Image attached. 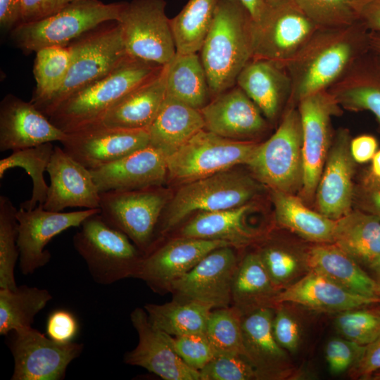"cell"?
I'll list each match as a JSON object with an SVG mask.
<instances>
[{
  "label": "cell",
  "mask_w": 380,
  "mask_h": 380,
  "mask_svg": "<svg viewBox=\"0 0 380 380\" xmlns=\"http://www.w3.org/2000/svg\"><path fill=\"white\" fill-rule=\"evenodd\" d=\"M369 50V31L361 21L345 27L317 29L285 67L291 82L285 110L328 89Z\"/></svg>",
  "instance_id": "obj_1"
},
{
  "label": "cell",
  "mask_w": 380,
  "mask_h": 380,
  "mask_svg": "<svg viewBox=\"0 0 380 380\" xmlns=\"http://www.w3.org/2000/svg\"><path fill=\"white\" fill-rule=\"evenodd\" d=\"M255 22L241 0H219L199 51L213 97L233 87L253 56Z\"/></svg>",
  "instance_id": "obj_2"
},
{
  "label": "cell",
  "mask_w": 380,
  "mask_h": 380,
  "mask_svg": "<svg viewBox=\"0 0 380 380\" xmlns=\"http://www.w3.org/2000/svg\"><path fill=\"white\" fill-rule=\"evenodd\" d=\"M163 66L127 55L107 75L64 100L49 119L66 134L94 125L115 104Z\"/></svg>",
  "instance_id": "obj_3"
},
{
  "label": "cell",
  "mask_w": 380,
  "mask_h": 380,
  "mask_svg": "<svg viewBox=\"0 0 380 380\" xmlns=\"http://www.w3.org/2000/svg\"><path fill=\"white\" fill-rule=\"evenodd\" d=\"M68 46L71 59L64 82L39 109L48 118L68 97L107 75L128 55L118 21L98 26Z\"/></svg>",
  "instance_id": "obj_4"
},
{
  "label": "cell",
  "mask_w": 380,
  "mask_h": 380,
  "mask_svg": "<svg viewBox=\"0 0 380 380\" xmlns=\"http://www.w3.org/2000/svg\"><path fill=\"white\" fill-rule=\"evenodd\" d=\"M127 2L72 1L42 20L18 25L11 32L14 44L24 52L52 46H68L82 34L110 21H118Z\"/></svg>",
  "instance_id": "obj_5"
},
{
  "label": "cell",
  "mask_w": 380,
  "mask_h": 380,
  "mask_svg": "<svg viewBox=\"0 0 380 380\" xmlns=\"http://www.w3.org/2000/svg\"><path fill=\"white\" fill-rule=\"evenodd\" d=\"M72 239L94 281L108 285L135 277L143 256L130 239L108 224L100 212L87 217Z\"/></svg>",
  "instance_id": "obj_6"
},
{
  "label": "cell",
  "mask_w": 380,
  "mask_h": 380,
  "mask_svg": "<svg viewBox=\"0 0 380 380\" xmlns=\"http://www.w3.org/2000/svg\"><path fill=\"white\" fill-rule=\"evenodd\" d=\"M259 189V184L252 177L231 169L183 184L163 210L160 233H166L194 212L247 204Z\"/></svg>",
  "instance_id": "obj_7"
},
{
  "label": "cell",
  "mask_w": 380,
  "mask_h": 380,
  "mask_svg": "<svg viewBox=\"0 0 380 380\" xmlns=\"http://www.w3.org/2000/svg\"><path fill=\"white\" fill-rule=\"evenodd\" d=\"M303 131L298 108L286 109L276 132L258 144L247 165L272 191L293 194L303 181Z\"/></svg>",
  "instance_id": "obj_8"
},
{
  "label": "cell",
  "mask_w": 380,
  "mask_h": 380,
  "mask_svg": "<svg viewBox=\"0 0 380 380\" xmlns=\"http://www.w3.org/2000/svg\"><path fill=\"white\" fill-rule=\"evenodd\" d=\"M258 145L201 129L167 157V177L183 184L247 165Z\"/></svg>",
  "instance_id": "obj_9"
},
{
  "label": "cell",
  "mask_w": 380,
  "mask_h": 380,
  "mask_svg": "<svg viewBox=\"0 0 380 380\" xmlns=\"http://www.w3.org/2000/svg\"><path fill=\"white\" fill-rule=\"evenodd\" d=\"M164 0L127 2L119 20L128 55L161 65L176 53Z\"/></svg>",
  "instance_id": "obj_10"
},
{
  "label": "cell",
  "mask_w": 380,
  "mask_h": 380,
  "mask_svg": "<svg viewBox=\"0 0 380 380\" xmlns=\"http://www.w3.org/2000/svg\"><path fill=\"white\" fill-rule=\"evenodd\" d=\"M167 196L158 186L100 193L103 220L125 234L137 248L146 251L166 206Z\"/></svg>",
  "instance_id": "obj_11"
},
{
  "label": "cell",
  "mask_w": 380,
  "mask_h": 380,
  "mask_svg": "<svg viewBox=\"0 0 380 380\" xmlns=\"http://www.w3.org/2000/svg\"><path fill=\"white\" fill-rule=\"evenodd\" d=\"M303 131L301 193L307 200L315 196L332 139L331 118L342 108L328 90L303 99L298 104Z\"/></svg>",
  "instance_id": "obj_12"
},
{
  "label": "cell",
  "mask_w": 380,
  "mask_h": 380,
  "mask_svg": "<svg viewBox=\"0 0 380 380\" xmlns=\"http://www.w3.org/2000/svg\"><path fill=\"white\" fill-rule=\"evenodd\" d=\"M317 29L292 0L270 6L262 20L255 23L253 58L286 67Z\"/></svg>",
  "instance_id": "obj_13"
},
{
  "label": "cell",
  "mask_w": 380,
  "mask_h": 380,
  "mask_svg": "<svg viewBox=\"0 0 380 380\" xmlns=\"http://www.w3.org/2000/svg\"><path fill=\"white\" fill-rule=\"evenodd\" d=\"M13 331L12 380L63 379L69 364L83 350L82 343H58L32 327Z\"/></svg>",
  "instance_id": "obj_14"
},
{
  "label": "cell",
  "mask_w": 380,
  "mask_h": 380,
  "mask_svg": "<svg viewBox=\"0 0 380 380\" xmlns=\"http://www.w3.org/2000/svg\"><path fill=\"white\" fill-rule=\"evenodd\" d=\"M98 212L99 208L62 213L47 210L43 205L32 210L20 207L16 216L21 272L30 274L49 263L51 255L45 247L49 241L69 228L80 227L87 217Z\"/></svg>",
  "instance_id": "obj_15"
},
{
  "label": "cell",
  "mask_w": 380,
  "mask_h": 380,
  "mask_svg": "<svg viewBox=\"0 0 380 380\" xmlns=\"http://www.w3.org/2000/svg\"><path fill=\"white\" fill-rule=\"evenodd\" d=\"M148 129H122L101 125L66 134L63 149L89 170L118 160L149 144Z\"/></svg>",
  "instance_id": "obj_16"
},
{
  "label": "cell",
  "mask_w": 380,
  "mask_h": 380,
  "mask_svg": "<svg viewBox=\"0 0 380 380\" xmlns=\"http://www.w3.org/2000/svg\"><path fill=\"white\" fill-rule=\"evenodd\" d=\"M233 246L225 241L181 236L148 251L142 257L135 277L154 290L170 284L192 270L215 249Z\"/></svg>",
  "instance_id": "obj_17"
},
{
  "label": "cell",
  "mask_w": 380,
  "mask_h": 380,
  "mask_svg": "<svg viewBox=\"0 0 380 380\" xmlns=\"http://www.w3.org/2000/svg\"><path fill=\"white\" fill-rule=\"evenodd\" d=\"M232 246L213 250L192 270L172 281L167 289L185 299L195 300L213 308L228 307L238 262Z\"/></svg>",
  "instance_id": "obj_18"
},
{
  "label": "cell",
  "mask_w": 380,
  "mask_h": 380,
  "mask_svg": "<svg viewBox=\"0 0 380 380\" xmlns=\"http://www.w3.org/2000/svg\"><path fill=\"white\" fill-rule=\"evenodd\" d=\"M350 135L346 128L334 134L316 189L318 212L334 220L352 210L355 160L350 150Z\"/></svg>",
  "instance_id": "obj_19"
},
{
  "label": "cell",
  "mask_w": 380,
  "mask_h": 380,
  "mask_svg": "<svg viewBox=\"0 0 380 380\" xmlns=\"http://www.w3.org/2000/svg\"><path fill=\"white\" fill-rule=\"evenodd\" d=\"M130 318L139 341L125 355L127 364L144 367L165 380H200L199 371L180 358L170 344L169 335L151 324L145 309H134Z\"/></svg>",
  "instance_id": "obj_20"
},
{
  "label": "cell",
  "mask_w": 380,
  "mask_h": 380,
  "mask_svg": "<svg viewBox=\"0 0 380 380\" xmlns=\"http://www.w3.org/2000/svg\"><path fill=\"white\" fill-rule=\"evenodd\" d=\"M46 172L51 183L44 209L61 212L66 208H99L100 192L91 171L63 148L54 146Z\"/></svg>",
  "instance_id": "obj_21"
},
{
  "label": "cell",
  "mask_w": 380,
  "mask_h": 380,
  "mask_svg": "<svg viewBox=\"0 0 380 380\" xmlns=\"http://www.w3.org/2000/svg\"><path fill=\"white\" fill-rule=\"evenodd\" d=\"M66 133L56 127L31 101L7 94L0 103V151H13L62 141Z\"/></svg>",
  "instance_id": "obj_22"
},
{
  "label": "cell",
  "mask_w": 380,
  "mask_h": 380,
  "mask_svg": "<svg viewBox=\"0 0 380 380\" xmlns=\"http://www.w3.org/2000/svg\"><path fill=\"white\" fill-rule=\"evenodd\" d=\"M199 110L204 129L225 138L242 140L267 127L261 110L237 85L213 97Z\"/></svg>",
  "instance_id": "obj_23"
},
{
  "label": "cell",
  "mask_w": 380,
  "mask_h": 380,
  "mask_svg": "<svg viewBox=\"0 0 380 380\" xmlns=\"http://www.w3.org/2000/svg\"><path fill=\"white\" fill-rule=\"evenodd\" d=\"M90 171L100 193L159 186L167 177V158L159 149L148 144Z\"/></svg>",
  "instance_id": "obj_24"
},
{
  "label": "cell",
  "mask_w": 380,
  "mask_h": 380,
  "mask_svg": "<svg viewBox=\"0 0 380 380\" xmlns=\"http://www.w3.org/2000/svg\"><path fill=\"white\" fill-rule=\"evenodd\" d=\"M275 305H300L314 310L342 312L380 303V298L369 297L347 291L327 277L310 270L296 282L280 291Z\"/></svg>",
  "instance_id": "obj_25"
},
{
  "label": "cell",
  "mask_w": 380,
  "mask_h": 380,
  "mask_svg": "<svg viewBox=\"0 0 380 380\" xmlns=\"http://www.w3.org/2000/svg\"><path fill=\"white\" fill-rule=\"evenodd\" d=\"M273 308H257L242 317V334L246 357L258 379H273L286 375L289 361L286 350L277 342L273 331Z\"/></svg>",
  "instance_id": "obj_26"
},
{
  "label": "cell",
  "mask_w": 380,
  "mask_h": 380,
  "mask_svg": "<svg viewBox=\"0 0 380 380\" xmlns=\"http://www.w3.org/2000/svg\"><path fill=\"white\" fill-rule=\"evenodd\" d=\"M256 104L264 116L274 121L286 107L291 82L285 67L270 60L252 58L236 79V84Z\"/></svg>",
  "instance_id": "obj_27"
},
{
  "label": "cell",
  "mask_w": 380,
  "mask_h": 380,
  "mask_svg": "<svg viewBox=\"0 0 380 380\" xmlns=\"http://www.w3.org/2000/svg\"><path fill=\"white\" fill-rule=\"evenodd\" d=\"M342 108L369 111L380 125V56L370 49L328 89Z\"/></svg>",
  "instance_id": "obj_28"
},
{
  "label": "cell",
  "mask_w": 380,
  "mask_h": 380,
  "mask_svg": "<svg viewBox=\"0 0 380 380\" xmlns=\"http://www.w3.org/2000/svg\"><path fill=\"white\" fill-rule=\"evenodd\" d=\"M166 77L167 64L158 73L115 104L96 125L130 129H148L165 97Z\"/></svg>",
  "instance_id": "obj_29"
},
{
  "label": "cell",
  "mask_w": 380,
  "mask_h": 380,
  "mask_svg": "<svg viewBox=\"0 0 380 380\" xmlns=\"http://www.w3.org/2000/svg\"><path fill=\"white\" fill-rule=\"evenodd\" d=\"M309 269L352 293L380 298V283L334 243H317L307 251Z\"/></svg>",
  "instance_id": "obj_30"
},
{
  "label": "cell",
  "mask_w": 380,
  "mask_h": 380,
  "mask_svg": "<svg viewBox=\"0 0 380 380\" xmlns=\"http://www.w3.org/2000/svg\"><path fill=\"white\" fill-rule=\"evenodd\" d=\"M205 127L199 110L167 96L148 128L149 144L168 157Z\"/></svg>",
  "instance_id": "obj_31"
},
{
  "label": "cell",
  "mask_w": 380,
  "mask_h": 380,
  "mask_svg": "<svg viewBox=\"0 0 380 380\" xmlns=\"http://www.w3.org/2000/svg\"><path fill=\"white\" fill-rule=\"evenodd\" d=\"M359 264L380 256V218L356 209L336 220L333 243Z\"/></svg>",
  "instance_id": "obj_32"
},
{
  "label": "cell",
  "mask_w": 380,
  "mask_h": 380,
  "mask_svg": "<svg viewBox=\"0 0 380 380\" xmlns=\"http://www.w3.org/2000/svg\"><path fill=\"white\" fill-rule=\"evenodd\" d=\"M279 292L259 253H249L238 263L232 281V301L243 315L260 308H274V298Z\"/></svg>",
  "instance_id": "obj_33"
},
{
  "label": "cell",
  "mask_w": 380,
  "mask_h": 380,
  "mask_svg": "<svg viewBox=\"0 0 380 380\" xmlns=\"http://www.w3.org/2000/svg\"><path fill=\"white\" fill-rule=\"evenodd\" d=\"M277 223L317 243H332L336 220L312 210L293 194L272 191Z\"/></svg>",
  "instance_id": "obj_34"
},
{
  "label": "cell",
  "mask_w": 380,
  "mask_h": 380,
  "mask_svg": "<svg viewBox=\"0 0 380 380\" xmlns=\"http://www.w3.org/2000/svg\"><path fill=\"white\" fill-rule=\"evenodd\" d=\"M251 207L247 203L231 209L201 212L182 228L181 236L225 241L233 247L246 246L255 237L243 221Z\"/></svg>",
  "instance_id": "obj_35"
},
{
  "label": "cell",
  "mask_w": 380,
  "mask_h": 380,
  "mask_svg": "<svg viewBox=\"0 0 380 380\" xmlns=\"http://www.w3.org/2000/svg\"><path fill=\"white\" fill-rule=\"evenodd\" d=\"M165 95L200 110L211 96L200 55L177 53L167 63Z\"/></svg>",
  "instance_id": "obj_36"
},
{
  "label": "cell",
  "mask_w": 380,
  "mask_h": 380,
  "mask_svg": "<svg viewBox=\"0 0 380 380\" xmlns=\"http://www.w3.org/2000/svg\"><path fill=\"white\" fill-rule=\"evenodd\" d=\"M213 308L209 304L190 299L144 306L151 324L172 336L205 334Z\"/></svg>",
  "instance_id": "obj_37"
},
{
  "label": "cell",
  "mask_w": 380,
  "mask_h": 380,
  "mask_svg": "<svg viewBox=\"0 0 380 380\" xmlns=\"http://www.w3.org/2000/svg\"><path fill=\"white\" fill-rule=\"evenodd\" d=\"M218 1L189 0L170 19L177 53H199L213 23Z\"/></svg>",
  "instance_id": "obj_38"
},
{
  "label": "cell",
  "mask_w": 380,
  "mask_h": 380,
  "mask_svg": "<svg viewBox=\"0 0 380 380\" xmlns=\"http://www.w3.org/2000/svg\"><path fill=\"white\" fill-rule=\"evenodd\" d=\"M52 299L44 289L26 285L15 289H0V334L30 327L35 316Z\"/></svg>",
  "instance_id": "obj_39"
},
{
  "label": "cell",
  "mask_w": 380,
  "mask_h": 380,
  "mask_svg": "<svg viewBox=\"0 0 380 380\" xmlns=\"http://www.w3.org/2000/svg\"><path fill=\"white\" fill-rule=\"evenodd\" d=\"M54 146L52 142H47L14 151L10 156L0 160L1 179L7 170L13 167L24 169L32 179V196L21 203L20 208L32 210L46 201L49 186L45 182L44 173L46 171Z\"/></svg>",
  "instance_id": "obj_40"
},
{
  "label": "cell",
  "mask_w": 380,
  "mask_h": 380,
  "mask_svg": "<svg viewBox=\"0 0 380 380\" xmlns=\"http://www.w3.org/2000/svg\"><path fill=\"white\" fill-rule=\"evenodd\" d=\"M35 53L33 73L36 89L30 101L39 110L62 87L71 55L68 46H48Z\"/></svg>",
  "instance_id": "obj_41"
},
{
  "label": "cell",
  "mask_w": 380,
  "mask_h": 380,
  "mask_svg": "<svg viewBox=\"0 0 380 380\" xmlns=\"http://www.w3.org/2000/svg\"><path fill=\"white\" fill-rule=\"evenodd\" d=\"M243 314L235 307L211 311L205 335L216 355L240 354L246 357L242 334Z\"/></svg>",
  "instance_id": "obj_42"
},
{
  "label": "cell",
  "mask_w": 380,
  "mask_h": 380,
  "mask_svg": "<svg viewBox=\"0 0 380 380\" xmlns=\"http://www.w3.org/2000/svg\"><path fill=\"white\" fill-rule=\"evenodd\" d=\"M260 258L277 289L289 286L309 270L307 251L300 253L279 245H270L259 252Z\"/></svg>",
  "instance_id": "obj_43"
},
{
  "label": "cell",
  "mask_w": 380,
  "mask_h": 380,
  "mask_svg": "<svg viewBox=\"0 0 380 380\" xmlns=\"http://www.w3.org/2000/svg\"><path fill=\"white\" fill-rule=\"evenodd\" d=\"M11 199L0 196V289H15L14 270L19 259L18 222Z\"/></svg>",
  "instance_id": "obj_44"
},
{
  "label": "cell",
  "mask_w": 380,
  "mask_h": 380,
  "mask_svg": "<svg viewBox=\"0 0 380 380\" xmlns=\"http://www.w3.org/2000/svg\"><path fill=\"white\" fill-rule=\"evenodd\" d=\"M319 28H340L358 21L354 0H292Z\"/></svg>",
  "instance_id": "obj_45"
},
{
  "label": "cell",
  "mask_w": 380,
  "mask_h": 380,
  "mask_svg": "<svg viewBox=\"0 0 380 380\" xmlns=\"http://www.w3.org/2000/svg\"><path fill=\"white\" fill-rule=\"evenodd\" d=\"M334 325L343 338L367 346L380 336V312L361 308L342 312L336 317Z\"/></svg>",
  "instance_id": "obj_46"
},
{
  "label": "cell",
  "mask_w": 380,
  "mask_h": 380,
  "mask_svg": "<svg viewBox=\"0 0 380 380\" xmlns=\"http://www.w3.org/2000/svg\"><path fill=\"white\" fill-rule=\"evenodd\" d=\"M200 380H248L258 379L256 371L240 354H218L200 371Z\"/></svg>",
  "instance_id": "obj_47"
},
{
  "label": "cell",
  "mask_w": 380,
  "mask_h": 380,
  "mask_svg": "<svg viewBox=\"0 0 380 380\" xmlns=\"http://www.w3.org/2000/svg\"><path fill=\"white\" fill-rule=\"evenodd\" d=\"M169 335V334H168ZM170 344L180 358L191 368L200 371L216 355L205 334L179 336L169 335Z\"/></svg>",
  "instance_id": "obj_48"
},
{
  "label": "cell",
  "mask_w": 380,
  "mask_h": 380,
  "mask_svg": "<svg viewBox=\"0 0 380 380\" xmlns=\"http://www.w3.org/2000/svg\"><path fill=\"white\" fill-rule=\"evenodd\" d=\"M365 347L343 337L331 338L325 348L329 372L333 374H340L350 370L360 360Z\"/></svg>",
  "instance_id": "obj_49"
},
{
  "label": "cell",
  "mask_w": 380,
  "mask_h": 380,
  "mask_svg": "<svg viewBox=\"0 0 380 380\" xmlns=\"http://www.w3.org/2000/svg\"><path fill=\"white\" fill-rule=\"evenodd\" d=\"M272 331L279 345L291 353L296 352L301 339V328L296 318L284 307L279 306L274 315Z\"/></svg>",
  "instance_id": "obj_50"
},
{
  "label": "cell",
  "mask_w": 380,
  "mask_h": 380,
  "mask_svg": "<svg viewBox=\"0 0 380 380\" xmlns=\"http://www.w3.org/2000/svg\"><path fill=\"white\" fill-rule=\"evenodd\" d=\"M78 322L68 310H57L51 312L46 322L48 337L61 343H70L78 331Z\"/></svg>",
  "instance_id": "obj_51"
},
{
  "label": "cell",
  "mask_w": 380,
  "mask_h": 380,
  "mask_svg": "<svg viewBox=\"0 0 380 380\" xmlns=\"http://www.w3.org/2000/svg\"><path fill=\"white\" fill-rule=\"evenodd\" d=\"M380 218V181L367 174L355 186L353 205Z\"/></svg>",
  "instance_id": "obj_52"
},
{
  "label": "cell",
  "mask_w": 380,
  "mask_h": 380,
  "mask_svg": "<svg viewBox=\"0 0 380 380\" xmlns=\"http://www.w3.org/2000/svg\"><path fill=\"white\" fill-rule=\"evenodd\" d=\"M72 0H21L20 23H27L46 18L58 12Z\"/></svg>",
  "instance_id": "obj_53"
},
{
  "label": "cell",
  "mask_w": 380,
  "mask_h": 380,
  "mask_svg": "<svg viewBox=\"0 0 380 380\" xmlns=\"http://www.w3.org/2000/svg\"><path fill=\"white\" fill-rule=\"evenodd\" d=\"M353 377H369L380 371V336L365 347L360 360L349 370Z\"/></svg>",
  "instance_id": "obj_54"
},
{
  "label": "cell",
  "mask_w": 380,
  "mask_h": 380,
  "mask_svg": "<svg viewBox=\"0 0 380 380\" xmlns=\"http://www.w3.org/2000/svg\"><path fill=\"white\" fill-rule=\"evenodd\" d=\"M353 6L369 31L380 32V0H354Z\"/></svg>",
  "instance_id": "obj_55"
},
{
  "label": "cell",
  "mask_w": 380,
  "mask_h": 380,
  "mask_svg": "<svg viewBox=\"0 0 380 380\" xmlns=\"http://www.w3.org/2000/svg\"><path fill=\"white\" fill-rule=\"evenodd\" d=\"M377 149L378 141L373 135L362 134L350 140V153L355 163H367L372 159Z\"/></svg>",
  "instance_id": "obj_56"
},
{
  "label": "cell",
  "mask_w": 380,
  "mask_h": 380,
  "mask_svg": "<svg viewBox=\"0 0 380 380\" xmlns=\"http://www.w3.org/2000/svg\"><path fill=\"white\" fill-rule=\"evenodd\" d=\"M21 0H0V25L4 31H11L21 20Z\"/></svg>",
  "instance_id": "obj_57"
},
{
  "label": "cell",
  "mask_w": 380,
  "mask_h": 380,
  "mask_svg": "<svg viewBox=\"0 0 380 380\" xmlns=\"http://www.w3.org/2000/svg\"><path fill=\"white\" fill-rule=\"evenodd\" d=\"M255 23H258L267 13L270 6L265 0H241Z\"/></svg>",
  "instance_id": "obj_58"
},
{
  "label": "cell",
  "mask_w": 380,
  "mask_h": 380,
  "mask_svg": "<svg viewBox=\"0 0 380 380\" xmlns=\"http://www.w3.org/2000/svg\"><path fill=\"white\" fill-rule=\"evenodd\" d=\"M367 175L372 178L380 181V150L377 151L373 156L371 168Z\"/></svg>",
  "instance_id": "obj_59"
},
{
  "label": "cell",
  "mask_w": 380,
  "mask_h": 380,
  "mask_svg": "<svg viewBox=\"0 0 380 380\" xmlns=\"http://www.w3.org/2000/svg\"><path fill=\"white\" fill-rule=\"evenodd\" d=\"M369 49L380 56V32L369 31Z\"/></svg>",
  "instance_id": "obj_60"
},
{
  "label": "cell",
  "mask_w": 380,
  "mask_h": 380,
  "mask_svg": "<svg viewBox=\"0 0 380 380\" xmlns=\"http://www.w3.org/2000/svg\"><path fill=\"white\" fill-rule=\"evenodd\" d=\"M369 267L376 277V280L380 283V256L372 262Z\"/></svg>",
  "instance_id": "obj_61"
},
{
  "label": "cell",
  "mask_w": 380,
  "mask_h": 380,
  "mask_svg": "<svg viewBox=\"0 0 380 380\" xmlns=\"http://www.w3.org/2000/svg\"><path fill=\"white\" fill-rule=\"evenodd\" d=\"M285 0H265L266 3L269 5V6H274V5H277L282 1H284Z\"/></svg>",
  "instance_id": "obj_62"
},
{
  "label": "cell",
  "mask_w": 380,
  "mask_h": 380,
  "mask_svg": "<svg viewBox=\"0 0 380 380\" xmlns=\"http://www.w3.org/2000/svg\"><path fill=\"white\" fill-rule=\"evenodd\" d=\"M369 377H372L370 379H374V380H380V371L372 374Z\"/></svg>",
  "instance_id": "obj_63"
},
{
  "label": "cell",
  "mask_w": 380,
  "mask_h": 380,
  "mask_svg": "<svg viewBox=\"0 0 380 380\" xmlns=\"http://www.w3.org/2000/svg\"><path fill=\"white\" fill-rule=\"evenodd\" d=\"M72 1H76V0H72Z\"/></svg>",
  "instance_id": "obj_64"
}]
</instances>
